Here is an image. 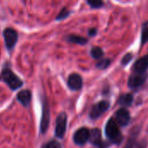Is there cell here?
Here are the masks:
<instances>
[{
    "label": "cell",
    "instance_id": "obj_1",
    "mask_svg": "<svg viewBox=\"0 0 148 148\" xmlns=\"http://www.w3.org/2000/svg\"><path fill=\"white\" fill-rule=\"evenodd\" d=\"M0 80L5 82L11 90H16L23 86V81L9 69H3L0 74Z\"/></svg>",
    "mask_w": 148,
    "mask_h": 148
},
{
    "label": "cell",
    "instance_id": "obj_2",
    "mask_svg": "<svg viewBox=\"0 0 148 148\" xmlns=\"http://www.w3.org/2000/svg\"><path fill=\"white\" fill-rule=\"evenodd\" d=\"M106 134L108 137V139L114 143L119 144L121 141L122 136L121 134L119 126L115 120H114L113 118L110 119L106 125Z\"/></svg>",
    "mask_w": 148,
    "mask_h": 148
},
{
    "label": "cell",
    "instance_id": "obj_3",
    "mask_svg": "<svg viewBox=\"0 0 148 148\" xmlns=\"http://www.w3.org/2000/svg\"><path fill=\"white\" fill-rule=\"evenodd\" d=\"M56 136L59 139H62L67 128V114L63 112L61 113L56 118Z\"/></svg>",
    "mask_w": 148,
    "mask_h": 148
},
{
    "label": "cell",
    "instance_id": "obj_4",
    "mask_svg": "<svg viewBox=\"0 0 148 148\" xmlns=\"http://www.w3.org/2000/svg\"><path fill=\"white\" fill-rule=\"evenodd\" d=\"M49 121H50V112H49V103L46 101V99H44L42 102V114L41 125H40V130L42 134L46 133L49 125Z\"/></svg>",
    "mask_w": 148,
    "mask_h": 148
},
{
    "label": "cell",
    "instance_id": "obj_5",
    "mask_svg": "<svg viewBox=\"0 0 148 148\" xmlns=\"http://www.w3.org/2000/svg\"><path fill=\"white\" fill-rule=\"evenodd\" d=\"M3 38H4V42H5V45L7 47L8 49H11L12 48H14V46L16 45V42H17V38H18V35L17 32L11 28H6L3 30Z\"/></svg>",
    "mask_w": 148,
    "mask_h": 148
},
{
    "label": "cell",
    "instance_id": "obj_6",
    "mask_svg": "<svg viewBox=\"0 0 148 148\" xmlns=\"http://www.w3.org/2000/svg\"><path fill=\"white\" fill-rule=\"evenodd\" d=\"M89 136H90V133L88 129L86 127H82L75 133L73 137L74 142L76 145L82 146L89 140Z\"/></svg>",
    "mask_w": 148,
    "mask_h": 148
},
{
    "label": "cell",
    "instance_id": "obj_7",
    "mask_svg": "<svg viewBox=\"0 0 148 148\" xmlns=\"http://www.w3.org/2000/svg\"><path fill=\"white\" fill-rule=\"evenodd\" d=\"M108 108H109V103L108 101H100L97 104H95V106H93L89 115L92 119H97L103 113H105L108 109Z\"/></svg>",
    "mask_w": 148,
    "mask_h": 148
},
{
    "label": "cell",
    "instance_id": "obj_8",
    "mask_svg": "<svg viewBox=\"0 0 148 148\" xmlns=\"http://www.w3.org/2000/svg\"><path fill=\"white\" fill-rule=\"evenodd\" d=\"M147 80V73H135L129 77L128 85L130 88H138Z\"/></svg>",
    "mask_w": 148,
    "mask_h": 148
},
{
    "label": "cell",
    "instance_id": "obj_9",
    "mask_svg": "<svg viewBox=\"0 0 148 148\" xmlns=\"http://www.w3.org/2000/svg\"><path fill=\"white\" fill-rule=\"evenodd\" d=\"M115 121L121 127L127 126L130 121V114L125 108H121L115 114Z\"/></svg>",
    "mask_w": 148,
    "mask_h": 148
},
{
    "label": "cell",
    "instance_id": "obj_10",
    "mask_svg": "<svg viewBox=\"0 0 148 148\" xmlns=\"http://www.w3.org/2000/svg\"><path fill=\"white\" fill-rule=\"evenodd\" d=\"M68 86L72 90H79L82 87V79L78 74H72L68 79Z\"/></svg>",
    "mask_w": 148,
    "mask_h": 148
},
{
    "label": "cell",
    "instance_id": "obj_11",
    "mask_svg": "<svg viewBox=\"0 0 148 148\" xmlns=\"http://www.w3.org/2000/svg\"><path fill=\"white\" fill-rule=\"evenodd\" d=\"M148 68V55L139 59L134 65V71L135 73H146Z\"/></svg>",
    "mask_w": 148,
    "mask_h": 148
},
{
    "label": "cell",
    "instance_id": "obj_12",
    "mask_svg": "<svg viewBox=\"0 0 148 148\" xmlns=\"http://www.w3.org/2000/svg\"><path fill=\"white\" fill-rule=\"evenodd\" d=\"M31 92L29 90H22L20 91L17 95H16V99L17 101L22 103L23 106L24 107H28L31 101Z\"/></svg>",
    "mask_w": 148,
    "mask_h": 148
},
{
    "label": "cell",
    "instance_id": "obj_13",
    "mask_svg": "<svg viewBox=\"0 0 148 148\" xmlns=\"http://www.w3.org/2000/svg\"><path fill=\"white\" fill-rule=\"evenodd\" d=\"M89 140L92 144L95 145V146H101V130H99L98 128L94 129L89 136Z\"/></svg>",
    "mask_w": 148,
    "mask_h": 148
},
{
    "label": "cell",
    "instance_id": "obj_14",
    "mask_svg": "<svg viewBox=\"0 0 148 148\" xmlns=\"http://www.w3.org/2000/svg\"><path fill=\"white\" fill-rule=\"evenodd\" d=\"M133 102V95L130 94H125L121 95L119 99V103L121 106H130Z\"/></svg>",
    "mask_w": 148,
    "mask_h": 148
},
{
    "label": "cell",
    "instance_id": "obj_15",
    "mask_svg": "<svg viewBox=\"0 0 148 148\" xmlns=\"http://www.w3.org/2000/svg\"><path fill=\"white\" fill-rule=\"evenodd\" d=\"M67 40L69 42H73V43H77V44H85L87 43V39L82 37V36H75V35H70L67 37Z\"/></svg>",
    "mask_w": 148,
    "mask_h": 148
},
{
    "label": "cell",
    "instance_id": "obj_16",
    "mask_svg": "<svg viewBox=\"0 0 148 148\" xmlns=\"http://www.w3.org/2000/svg\"><path fill=\"white\" fill-rule=\"evenodd\" d=\"M141 42H142V44H145L147 42H148V21L144 23V24L142 26Z\"/></svg>",
    "mask_w": 148,
    "mask_h": 148
},
{
    "label": "cell",
    "instance_id": "obj_17",
    "mask_svg": "<svg viewBox=\"0 0 148 148\" xmlns=\"http://www.w3.org/2000/svg\"><path fill=\"white\" fill-rule=\"evenodd\" d=\"M91 56L95 59H99L103 56V51L101 48L95 47L91 49Z\"/></svg>",
    "mask_w": 148,
    "mask_h": 148
},
{
    "label": "cell",
    "instance_id": "obj_18",
    "mask_svg": "<svg viewBox=\"0 0 148 148\" xmlns=\"http://www.w3.org/2000/svg\"><path fill=\"white\" fill-rule=\"evenodd\" d=\"M110 64V60L109 59H102L99 62H97L96 67L100 69H107Z\"/></svg>",
    "mask_w": 148,
    "mask_h": 148
},
{
    "label": "cell",
    "instance_id": "obj_19",
    "mask_svg": "<svg viewBox=\"0 0 148 148\" xmlns=\"http://www.w3.org/2000/svg\"><path fill=\"white\" fill-rule=\"evenodd\" d=\"M69 10L67 9V8H63L62 10H61V12L58 14V16H56V20H62V19H64V18H66L69 15Z\"/></svg>",
    "mask_w": 148,
    "mask_h": 148
},
{
    "label": "cell",
    "instance_id": "obj_20",
    "mask_svg": "<svg viewBox=\"0 0 148 148\" xmlns=\"http://www.w3.org/2000/svg\"><path fill=\"white\" fill-rule=\"evenodd\" d=\"M88 3L92 7V8H101L103 6V2L99 1V0H88Z\"/></svg>",
    "mask_w": 148,
    "mask_h": 148
},
{
    "label": "cell",
    "instance_id": "obj_21",
    "mask_svg": "<svg viewBox=\"0 0 148 148\" xmlns=\"http://www.w3.org/2000/svg\"><path fill=\"white\" fill-rule=\"evenodd\" d=\"M42 148H62L61 145L59 142H57L56 140H51L49 142H48L47 144H45Z\"/></svg>",
    "mask_w": 148,
    "mask_h": 148
},
{
    "label": "cell",
    "instance_id": "obj_22",
    "mask_svg": "<svg viewBox=\"0 0 148 148\" xmlns=\"http://www.w3.org/2000/svg\"><path fill=\"white\" fill-rule=\"evenodd\" d=\"M133 59V56H132V54L131 53H129V54H127L124 57H123V59H122V61H121V63L123 64V65H127L131 60Z\"/></svg>",
    "mask_w": 148,
    "mask_h": 148
},
{
    "label": "cell",
    "instance_id": "obj_23",
    "mask_svg": "<svg viewBox=\"0 0 148 148\" xmlns=\"http://www.w3.org/2000/svg\"><path fill=\"white\" fill-rule=\"evenodd\" d=\"M134 141H135V139H134V138H131V139L128 140V142L127 143L126 147L124 148H133L134 145Z\"/></svg>",
    "mask_w": 148,
    "mask_h": 148
},
{
    "label": "cell",
    "instance_id": "obj_24",
    "mask_svg": "<svg viewBox=\"0 0 148 148\" xmlns=\"http://www.w3.org/2000/svg\"><path fill=\"white\" fill-rule=\"evenodd\" d=\"M96 32H97V30H96V29H95V28H92V29H89V31H88V33H89L90 36H95V35L96 34Z\"/></svg>",
    "mask_w": 148,
    "mask_h": 148
},
{
    "label": "cell",
    "instance_id": "obj_25",
    "mask_svg": "<svg viewBox=\"0 0 148 148\" xmlns=\"http://www.w3.org/2000/svg\"><path fill=\"white\" fill-rule=\"evenodd\" d=\"M138 148H147V145H146V142H143L142 144H140Z\"/></svg>",
    "mask_w": 148,
    "mask_h": 148
}]
</instances>
